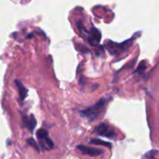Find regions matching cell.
<instances>
[{"label":"cell","instance_id":"cell-1","mask_svg":"<svg viewBox=\"0 0 159 159\" xmlns=\"http://www.w3.org/2000/svg\"><path fill=\"white\" fill-rule=\"evenodd\" d=\"M111 96L107 98H102L93 106L87 108L86 110H81V115L88 119L89 121H96L99 120L104 115L106 106L108 103L111 100Z\"/></svg>","mask_w":159,"mask_h":159},{"label":"cell","instance_id":"cell-2","mask_svg":"<svg viewBox=\"0 0 159 159\" xmlns=\"http://www.w3.org/2000/svg\"><path fill=\"white\" fill-rule=\"evenodd\" d=\"M136 39V36L133 35L130 39L127 40V41H124L123 43H115L113 41H110L106 44V49L108 50V51L110 52L111 55H118L120 54L123 53V52L127 51V50L132 46L133 44V41Z\"/></svg>","mask_w":159,"mask_h":159},{"label":"cell","instance_id":"cell-3","mask_svg":"<svg viewBox=\"0 0 159 159\" xmlns=\"http://www.w3.org/2000/svg\"><path fill=\"white\" fill-rule=\"evenodd\" d=\"M78 27L79 28L81 32L83 34L84 37H86V40L89 41L91 45L96 46V45L99 44L100 40H101V33L99 32V30L93 27L90 32H88V31L86 30V28L84 29V27H82L81 22L78 23Z\"/></svg>","mask_w":159,"mask_h":159},{"label":"cell","instance_id":"cell-4","mask_svg":"<svg viewBox=\"0 0 159 159\" xmlns=\"http://www.w3.org/2000/svg\"><path fill=\"white\" fill-rule=\"evenodd\" d=\"M94 133H96L98 135L103 136V137H108V138H113L116 136V132L109 124L103 123H100L99 126L95 128Z\"/></svg>","mask_w":159,"mask_h":159},{"label":"cell","instance_id":"cell-5","mask_svg":"<svg viewBox=\"0 0 159 159\" xmlns=\"http://www.w3.org/2000/svg\"><path fill=\"white\" fill-rule=\"evenodd\" d=\"M77 148L80 150L82 154H86V155L92 156V157H95V156L100 155L102 154H104V150L102 149L95 148V147H89L85 145H78Z\"/></svg>","mask_w":159,"mask_h":159},{"label":"cell","instance_id":"cell-6","mask_svg":"<svg viewBox=\"0 0 159 159\" xmlns=\"http://www.w3.org/2000/svg\"><path fill=\"white\" fill-rule=\"evenodd\" d=\"M23 127H26L30 133H33L37 125V120L34 115H30V116H24L23 118Z\"/></svg>","mask_w":159,"mask_h":159},{"label":"cell","instance_id":"cell-7","mask_svg":"<svg viewBox=\"0 0 159 159\" xmlns=\"http://www.w3.org/2000/svg\"><path fill=\"white\" fill-rule=\"evenodd\" d=\"M16 86L17 87L18 91H19V98H20V100L23 101L24 99H26V97L27 96V93H28V89H26L23 85L19 82V80H15Z\"/></svg>","mask_w":159,"mask_h":159},{"label":"cell","instance_id":"cell-8","mask_svg":"<svg viewBox=\"0 0 159 159\" xmlns=\"http://www.w3.org/2000/svg\"><path fill=\"white\" fill-rule=\"evenodd\" d=\"M89 143L92 144H96V145H102L105 146V147H107L109 148H111L112 147V144L110 142L104 141L103 140H100V139H92L90 140Z\"/></svg>","mask_w":159,"mask_h":159},{"label":"cell","instance_id":"cell-9","mask_svg":"<svg viewBox=\"0 0 159 159\" xmlns=\"http://www.w3.org/2000/svg\"><path fill=\"white\" fill-rule=\"evenodd\" d=\"M36 135L38 140H41L48 137V131H47L46 130H44V129H39L36 132Z\"/></svg>","mask_w":159,"mask_h":159},{"label":"cell","instance_id":"cell-10","mask_svg":"<svg viewBox=\"0 0 159 159\" xmlns=\"http://www.w3.org/2000/svg\"><path fill=\"white\" fill-rule=\"evenodd\" d=\"M146 68H147L146 62H144V61H143V62H140V65H139L138 67H137V69H136L135 72H133V74H137V73L141 74V73H143V72H144V71L146 70Z\"/></svg>","mask_w":159,"mask_h":159},{"label":"cell","instance_id":"cell-11","mask_svg":"<svg viewBox=\"0 0 159 159\" xmlns=\"http://www.w3.org/2000/svg\"><path fill=\"white\" fill-rule=\"evenodd\" d=\"M26 142H27V144H29L30 146H31V147H33L36 150H37V151H40V147L39 146L37 145V144L36 143V141L34 140V138H29L26 140Z\"/></svg>","mask_w":159,"mask_h":159},{"label":"cell","instance_id":"cell-12","mask_svg":"<svg viewBox=\"0 0 159 159\" xmlns=\"http://www.w3.org/2000/svg\"><path fill=\"white\" fill-rule=\"evenodd\" d=\"M157 154V150H151L144 154V158L146 159H154V156Z\"/></svg>","mask_w":159,"mask_h":159}]
</instances>
